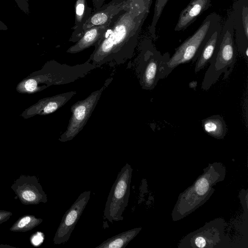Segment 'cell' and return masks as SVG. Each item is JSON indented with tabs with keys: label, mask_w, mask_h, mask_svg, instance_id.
Here are the masks:
<instances>
[{
	"label": "cell",
	"mask_w": 248,
	"mask_h": 248,
	"mask_svg": "<svg viewBox=\"0 0 248 248\" xmlns=\"http://www.w3.org/2000/svg\"><path fill=\"white\" fill-rule=\"evenodd\" d=\"M209 184L207 180L204 178L199 180L196 184V190L199 195H203L207 191Z\"/></svg>",
	"instance_id": "cell-19"
},
{
	"label": "cell",
	"mask_w": 248,
	"mask_h": 248,
	"mask_svg": "<svg viewBox=\"0 0 248 248\" xmlns=\"http://www.w3.org/2000/svg\"><path fill=\"white\" fill-rule=\"evenodd\" d=\"M75 25L69 42H77L83 33V27L92 12V8L88 6L87 0H76L75 5Z\"/></svg>",
	"instance_id": "cell-13"
},
{
	"label": "cell",
	"mask_w": 248,
	"mask_h": 248,
	"mask_svg": "<svg viewBox=\"0 0 248 248\" xmlns=\"http://www.w3.org/2000/svg\"><path fill=\"white\" fill-rule=\"evenodd\" d=\"M211 1V0H191L181 11L174 31H179L186 29L210 7Z\"/></svg>",
	"instance_id": "cell-10"
},
{
	"label": "cell",
	"mask_w": 248,
	"mask_h": 248,
	"mask_svg": "<svg viewBox=\"0 0 248 248\" xmlns=\"http://www.w3.org/2000/svg\"><path fill=\"white\" fill-rule=\"evenodd\" d=\"M37 85V83L36 80L33 79H30L26 82L25 87L27 91L31 92L36 88Z\"/></svg>",
	"instance_id": "cell-22"
},
{
	"label": "cell",
	"mask_w": 248,
	"mask_h": 248,
	"mask_svg": "<svg viewBox=\"0 0 248 248\" xmlns=\"http://www.w3.org/2000/svg\"><path fill=\"white\" fill-rule=\"evenodd\" d=\"M202 127L205 132L216 138H223L227 131V126L219 115H214L202 121Z\"/></svg>",
	"instance_id": "cell-16"
},
{
	"label": "cell",
	"mask_w": 248,
	"mask_h": 248,
	"mask_svg": "<svg viewBox=\"0 0 248 248\" xmlns=\"http://www.w3.org/2000/svg\"><path fill=\"white\" fill-rule=\"evenodd\" d=\"M196 245L199 248H203L206 244L205 239L202 237H198L195 240Z\"/></svg>",
	"instance_id": "cell-23"
},
{
	"label": "cell",
	"mask_w": 248,
	"mask_h": 248,
	"mask_svg": "<svg viewBox=\"0 0 248 248\" xmlns=\"http://www.w3.org/2000/svg\"><path fill=\"white\" fill-rule=\"evenodd\" d=\"M105 0H92L94 10L103 6Z\"/></svg>",
	"instance_id": "cell-24"
},
{
	"label": "cell",
	"mask_w": 248,
	"mask_h": 248,
	"mask_svg": "<svg viewBox=\"0 0 248 248\" xmlns=\"http://www.w3.org/2000/svg\"><path fill=\"white\" fill-rule=\"evenodd\" d=\"M125 1L112 0L108 4L94 10L85 23L83 27V32L88 28L107 23L120 10Z\"/></svg>",
	"instance_id": "cell-11"
},
{
	"label": "cell",
	"mask_w": 248,
	"mask_h": 248,
	"mask_svg": "<svg viewBox=\"0 0 248 248\" xmlns=\"http://www.w3.org/2000/svg\"><path fill=\"white\" fill-rule=\"evenodd\" d=\"M112 77L107 79L103 85L92 93L84 99L79 100L71 107V116L65 131L59 140L65 142L72 140L83 128L95 108L104 91L111 83Z\"/></svg>",
	"instance_id": "cell-6"
},
{
	"label": "cell",
	"mask_w": 248,
	"mask_h": 248,
	"mask_svg": "<svg viewBox=\"0 0 248 248\" xmlns=\"http://www.w3.org/2000/svg\"><path fill=\"white\" fill-rule=\"evenodd\" d=\"M132 169L127 163L118 172L108 195L104 218L111 223L123 220V214L128 205Z\"/></svg>",
	"instance_id": "cell-5"
},
{
	"label": "cell",
	"mask_w": 248,
	"mask_h": 248,
	"mask_svg": "<svg viewBox=\"0 0 248 248\" xmlns=\"http://www.w3.org/2000/svg\"><path fill=\"white\" fill-rule=\"evenodd\" d=\"M43 222V219L31 215L22 216L10 228L13 232H25L31 231Z\"/></svg>",
	"instance_id": "cell-17"
},
{
	"label": "cell",
	"mask_w": 248,
	"mask_h": 248,
	"mask_svg": "<svg viewBox=\"0 0 248 248\" xmlns=\"http://www.w3.org/2000/svg\"><path fill=\"white\" fill-rule=\"evenodd\" d=\"M168 0H155L152 21L148 28V31L151 37L154 40H156L157 38L155 33L156 24Z\"/></svg>",
	"instance_id": "cell-18"
},
{
	"label": "cell",
	"mask_w": 248,
	"mask_h": 248,
	"mask_svg": "<svg viewBox=\"0 0 248 248\" xmlns=\"http://www.w3.org/2000/svg\"><path fill=\"white\" fill-rule=\"evenodd\" d=\"M0 247H7V248H8V247H11L10 246H9V245H0Z\"/></svg>",
	"instance_id": "cell-26"
},
{
	"label": "cell",
	"mask_w": 248,
	"mask_h": 248,
	"mask_svg": "<svg viewBox=\"0 0 248 248\" xmlns=\"http://www.w3.org/2000/svg\"><path fill=\"white\" fill-rule=\"evenodd\" d=\"M232 15L228 16L220 32L216 50L209 62L202 83V89L208 90L223 74L232 70L237 55Z\"/></svg>",
	"instance_id": "cell-3"
},
{
	"label": "cell",
	"mask_w": 248,
	"mask_h": 248,
	"mask_svg": "<svg viewBox=\"0 0 248 248\" xmlns=\"http://www.w3.org/2000/svg\"><path fill=\"white\" fill-rule=\"evenodd\" d=\"M222 26L220 27L212 34L204 46L200 56L197 59L194 68L196 73L203 69L208 62H209L217 46L220 37Z\"/></svg>",
	"instance_id": "cell-14"
},
{
	"label": "cell",
	"mask_w": 248,
	"mask_h": 248,
	"mask_svg": "<svg viewBox=\"0 0 248 248\" xmlns=\"http://www.w3.org/2000/svg\"><path fill=\"white\" fill-rule=\"evenodd\" d=\"M20 202L26 205L47 202V195L35 176L21 175L11 186Z\"/></svg>",
	"instance_id": "cell-8"
},
{
	"label": "cell",
	"mask_w": 248,
	"mask_h": 248,
	"mask_svg": "<svg viewBox=\"0 0 248 248\" xmlns=\"http://www.w3.org/2000/svg\"><path fill=\"white\" fill-rule=\"evenodd\" d=\"M165 57L153 44L151 39L145 38L138 46V54L133 62L127 64V68H133L141 88L154 89L159 79V66Z\"/></svg>",
	"instance_id": "cell-4"
},
{
	"label": "cell",
	"mask_w": 248,
	"mask_h": 248,
	"mask_svg": "<svg viewBox=\"0 0 248 248\" xmlns=\"http://www.w3.org/2000/svg\"><path fill=\"white\" fill-rule=\"evenodd\" d=\"M152 2L153 0H126L108 21L88 60L99 68L104 64L111 67L121 65L131 59Z\"/></svg>",
	"instance_id": "cell-1"
},
{
	"label": "cell",
	"mask_w": 248,
	"mask_h": 248,
	"mask_svg": "<svg viewBox=\"0 0 248 248\" xmlns=\"http://www.w3.org/2000/svg\"><path fill=\"white\" fill-rule=\"evenodd\" d=\"M12 215L11 212L0 210V224L7 221Z\"/></svg>",
	"instance_id": "cell-21"
},
{
	"label": "cell",
	"mask_w": 248,
	"mask_h": 248,
	"mask_svg": "<svg viewBox=\"0 0 248 248\" xmlns=\"http://www.w3.org/2000/svg\"><path fill=\"white\" fill-rule=\"evenodd\" d=\"M222 26L221 16L216 13L208 15L197 31L185 40L170 56L168 52L159 66V79H162L178 65L197 61L214 32Z\"/></svg>",
	"instance_id": "cell-2"
},
{
	"label": "cell",
	"mask_w": 248,
	"mask_h": 248,
	"mask_svg": "<svg viewBox=\"0 0 248 248\" xmlns=\"http://www.w3.org/2000/svg\"><path fill=\"white\" fill-rule=\"evenodd\" d=\"M108 22L104 25L95 26L84 31L79 39L71 46L66 52L75 54L80 52L94 45L102 37L108 27Z\"/></svg>",
	"instance_id": "cell-12"
},
{
	"label": "cell",
	"mask_w": 248,
	"mask_h": 248,
	"mask_svg": "<svg viewBox=\"0 0 248 248\" xmlns=\"http://www.w3.org/2000/svg\"><path fill=\"white\" fill-rule=\"evenodd\" d=\"M91 191L81 193L65 213L53 238L55 245L63 244L69 239L90 199Z\"/></svg>",
	"instance_id": "cell-7"
},
{
	"label": "cell",
	"mask_w": 248,
	"mask_h": 248,
	"mask_svg": "<svg viewBox=\"0 0 248 248\" xmlns=\"http://www.w3.org/2000/svg\"><path fill=\"white\" fill-rule=\"evenodd\" d=\"M139 228L132 229L110 237L95 248H124L137 234Z\"/></svg>",
	"instance_id": "cell-15"
},
{
	"label": "cell",
	"mask_w": 248,
	"mask_h": 248,
	"mask_svg": "<svg viewBox=\"0 0 248 248\" xmlns=\"http://www.w3.org/2000/svg\"><path fill=\"white\" fill-rule=\"evenodd\" d=\"M232 15L236 43L239 53L248 57V0H235Z\"/></svg>",
	"instance_id": "cell-9"
},
{
	"label": "cell",
	"mask_w": 248,
	"mask_h": 248,
	"mask_svg": "<svg viewBox=\"0 0 248 248\" xmlns=\"http://www.w3.org/2000/svg\"><path fill=\"white\" fill-rule=\"evenodd\" d=\"M7 29V26L0 20V31H6Z\"/></svg>",
	"instance_id": "cell-25"
},
{
	"label": "cell",
	"mask_w": 248,
	"mask_h": 248,
	"mask_svg": "<svg viewBox=\"0 0 248 248\" xmlns=\"http://www.w3.org/2000/svg\"><path fill=\"white\" fill-rule=\"evenodd\" d=\"M19 9L25 14L29 15V0H15Z\"/></svg>",
	"instance_id": "cell-20"
}]
</instances>
